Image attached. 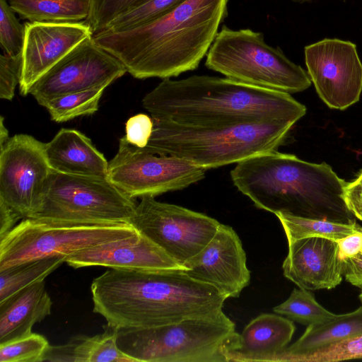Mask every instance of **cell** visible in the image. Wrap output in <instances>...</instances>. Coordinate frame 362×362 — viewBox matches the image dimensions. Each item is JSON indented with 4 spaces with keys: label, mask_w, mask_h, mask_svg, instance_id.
<instances>
[{
    "label": "cell",
    "mask_w": 362,
    "mask_h": 362,
    "mask_svg": "<svg viewBox=\"0 0 362 362\" xmlns=\"http://www.w3.org/2000/svg\"><path fill=\"white\" fill-rule=\"evenodd\" d=\"M228 0H185L141 26L103 30L95 42L139 79L176 77L199 66L228 15Z\"/></svg>",
    "instance_id": "cell-1"
},
{
    "label": "cell",
    "mask_w": 362,
    "mask_h": 362,
    "mask_svg": "<svg viewBox=\"0 0 362 362\" xmlns=\"http://www.w3.org/2000/svg\"><path fill=\"white\" fill-rule=\"evenodd\" d=\"M93 312L117 329L146 328L205 317L223 311L227 299L185 270L109 269L95 278Z\"/></svg>",
    "instance_id": "cell-2"
},
{
    "label": "cell",
    "mask_w": 362,
    "mask_h": 362,
    "mask_svg": "<svg viewBox=\"0 0 362 362\" xmlns=\"http://www.w3.org/2000/svg\"><path fill=\"white\" fill-rule=\"evenodd\" d=\"M142 105L153 118L200 126L295 124L306 113L289 93L206 75L163 79L144 96Z\"/></svg>",
    "instance_id": "cell-3"
},
{
    "label": "cell",
    "mask_w": 362,
    "mask_h": 362,
    "mask_svg": "<svg viewBox=\"0 0 362 362\" xmlns=\"http://www.w3.org/2000/svg\"><path fill=\"white\" fill-rule=\"evenodd\" d=\"M235 187L254 205L274 214L351 223L346 182L326 163H313L277 151L255 155L231 170Z\"/></svg>",
    "instance_id": "cell-4"
},
{
    "label": "cell",
    "mask_w": 362,
    "mask_h": 362,
    "mask_svg": "<svg viewBox=\"0 0 362 362\" xmlns=\"http://www.w3.org/2000/svg\"><path fill=\"white\" fill-rule=\"evenodd\" d=\"M152 119L153 132L145 151L179 157L206 170L277 151L294 124L273 121L200 126Z\"/></svg>",
    "instance_id": "cell-5"
},
{
    "label": "cell",
    "mask_w": 362,
    "mask_h": 362,
    "mask_svg": "<svg viewBox=\"0 0 362 362\" xmlns=\"http://www.w3.org/2000/svg\"><path fill=\"white\" fill-rule=\"evenodd\" d=\"M239 334L222 311L162 326L118 329L117 344L136 362H226Z\"/></svg>",
    "instance_id": "cell-6"
},
{
    "label": "cell",
    "mask_w": 362,
    "mask_h": 362,
    "mask_svg": "<svg viewBox=\"0 0 362 362\" xmlns=\"http://www.w3.org/2000/svg\"><path fill=\"white\" fill-rule=\"evenodd\" d=\"M205 66L226 78L256 87L294 93L311 85L300 66L279 47L267 45L263 33L223 25L207 54Z\"/></svg>",
    "instance_id": "cell-7"
},
{
    "label": "cell",
    "mask_w": 362,
    "mask_h": 362,
    "mask_svg": "<svg viewBox=\"0 0 362 362\" xmlns=\"http://www.w3.org/2000/svg\"><path fill=\"white\" fill-rule=\"evenodd\" d=\"M138 233L129 223H81L25 218L0 239V271L38 259L66 257Z\"/></svg>",
    "instance_id": "cell-8"
},
{
    "label": "cell",
    "mask_w": 362,
    "mask_h": 362,
    "mask_svg": "<svg viewBox=\"0 0 362 362\" xmlns=\"http://www.w3.org/2000/svg\"><path fill=\"white\" fill-rule=\"evenodd\" d=\"M136 205L134 198L107 178L53 170L42 208L33 218L81 223H129Z\"/></svg>",
    "instance_id": "cell-9"
},
{
    "label": "cell",
    "mask_w": 362,
    "mask_h": 362,
    "mask_svg": "<svg viewBox=\"0 0 362 362\" xmlns=\"http://www.w3.org/2000/svg\"><path fill=\"white\" fill-rule=\"evenodd\" d=\"M206 170L179 157L149 153L123 136L108 163L107 179L135 199L183 189L203 180Z\"/></svg>",
    "instance_id": "cell-10"
},
{
    "label": "cell",
    "mask_w": 362,
    "mask_h": 362,
    "mask_svg": "<svg viewBox=\"0 0 362 362\" xmlns=\"http://www.w3.org/2000/svg\"><path fill=\"white\" fill-rule=\"evenodd\" d=\"M129 223L182 265L203 249L221 224L206 214L152 196L141 198Z\"/></svg>",
    "instance_id": "cell-11"
},
{
    "label": "cell",
    "mask_w": 362,
    "mask_h": 362,
    "mask_svg": "<svg viewBox=\"0 0 362 362\" xmlns=\"http://www.w3.org/2000/svg\"><path fill=\"white\" fill-rule=\"evenodd\" d=\"M52 171L45 143L28 134H15L0 146V200L22 219L35 217Z\"/></svg>",
    "instance_id": "cell-12"
},
{
    "label": "cell",
    "mask_w": 362,
    "mask_h": 362,
    "mask_svg": "<svg viewBox=\"0 0 362 362\" xmlns=\"http://www.w3.org/2000/svg\"><path fill=\"white\" fill-rule=\"evenodd\" d=\"M127 72L113 55L89 37L42 75L30 94L42 106L62 95L88 89L104 88Z\"/></svg>",
    "instance_id": "cell-13"
},
{
    "label": "cell",
    "mask_w": 362,
    "mask_h": 362,
    "mask_svg": "<svg viewBox=\"0 0 362 362\" xmlns=\"http://www.w3.org/2000/svg\"><path fill=\"white\" fill-rule=\"evenodd\" d=\"M304 53L311 81L328 107L343 110L358 101L362 63L354 43L325 38L305 47Z\"/></svg>",
    "instance_id": "cell-14"
},
{
    "label": "cell",
    "mask_w": 362,
    "mask_h": 362,
    "mask_svg": "<svg viewBox=\"0 0 362 362\" xmlns=\"http://www.w3.org/2000/svg\"><path fill=\"white\" fill-rule=\"evenodd\" d=\"M246 259L236 232L221 223L211 240L183 266L191 278L213 286L226 298H236L250 281Z\"/></svg>",
    "instance_id": "cell-15"
},
{
    "label": "cell",
    "mask_w": 362,
    "mask_h": 362,
    "mask_svg": "<svg viewBox=\"0 0 362 362\" xmlns=\"http://www.w3.org/2000/svg\"><path fill=\"white\" fill-rule=\"evenodd\" d=\"M19 90L30 94L34 83L73 48L93 35L84 23H27Z\"/></svg>",
    "instance_id": "cell-16"
},
{
    "label": "cell",
    "mask_w": 362,
    "mask_h": 362,
    "mask_svg": "<svg viewBox=\"0 0 362 362\" xmlns=\"http://www.w3.org/2000/svg\"><path fill=\"white\" fill-rule=\"evenodd\" d=\"M288 245L283 273L298 288L309 291L332 289L341 284L344 261L339 257L336 240L309 237Z\"/></svg>",
    "instance_id": "cell-17"
},
{
    "label": "cell",
    "mask_w": 362,
    "mask_h": 362,
    "mask_svg": "<svg viewBox=\"0 0 362 362\" xmlns=\"http://www.w3.org/2000/svg\"><path fill=\"white\" fill-rule=\"evenodd\" d=\"M74 268L104 267L131 270H186L163 250L139 233L94 245L66 257Z\"/></svg>",
    "instance_id": "cell-18"
},
{
    "label": "cell",
    "mask_w": 362,
    "mask_h": 362,
    "mask_svg": "<svg viewBox=\"0 0 362 362\" xmlns=\"http://www.w3.org/2000/svg\"><path fill=\"white\" fill-rule=\"evenodd\" d=\"M295 329L293 321L281 315H258L239 334L228 361H273L288 346Z\"/></svg>",
    "instance_id": "cell-19"
},
{
    "label": "cell",
    "mask_w": 362,
    "mask_h": 362,
    "mask_svg": "<svg viewBox=\"0 0 362 362\" xmlns=\"http://www.w3.org/2000/svg\"><path fill=\"white\" fill-rule=\"evenodd\" d=\"M45 152L54 171L107 178L109 162L91 140L78 130L60 129L45 144Z\"/></svg>",
    "instance_id": "cell-20"
},
{
    "label": "cell",
    "mask_w": 362,
    "mask_h": 362,
    "mask_svg": "<svg viewBox=\"0 0 362 362\" xmlns=\"http://www.w3.org/2000/svg\"><path fill=\"white\" fill-rule=\"evenodd\" d=\"M52 305L45 281L0 302V344L31 333L35 324L51 314Z\"/></svg>",
    "instance_id": "cell-21"
},
{
    "label": "cell",
    "mask_w": 362,
    "mask_h": 362,
    "mask_svg": "<svg viewBox=\"0 0 362 362\" xmlns=\"http://www.w3.org/2000/svg\"><path fill=\"white\" fill-rule=\"evenodd\" d=\"M118 329L107 325L103 333L77 335L62 345H49L42 361L49 362H136L117 344Z\"/></svg>",
    "instance_id": "cell-22"
},
{
    "label": "cell",
    "mask_w": 362,
    "mask_h": 362,
    "mask_svg": "<svg viewBox=\"0 0 362 362\" xmlns=\"http://www.w3.org/2000/svg\"><path fill=\"white\" fill-rule=\"evenodd\" d=\"M362 334V306L308 326L303 335L278 354L273 361H289L298 356Z\"/></svg>",
    "instance_id": "cell-23"
},
{
    "label": "cell",
    "mask_w": 362,
    "mask_h": 362,
    "mask_svg": "<svg viewBox=\"0 0 362 362\" xmlns=\"http://www.w3.org/2000/svg\"><path fill=\"white\" fill-rule=\"evenodd\" d=\"M12 9L30 23L84 21L90 0H7Z\"/></svg>",
    "instance_id": "cell-24"
},
{
    "label": "cell",
    "mask_w": 362,
    "mask_h": 362,
    "mask_svg": "<svg viewBox=\"0 0 362 362\" xmlns=\"http://www.w3.org/2000/svg\"><path fill=\"white\" fill-rule=\"evenodd\" d=\"M66 260L53 257L23 262L0 271V302L45 278Z\"/></svg>",
    "instance_id": "cell-25"
},
{
    "label": "cell",
    "mask_w": 362,
    "mask_h": 362,
    "mask_svg": "<svg viewBox=\"0 0 362 362\" xmlns=\"http://www.w3.org/2000/svg\"><path fill=\"white\" fill-rule=\"evenodd\" d=\"M275 215L282 225L288 243L309 237H322L337 241L361 228L356 221L343 223L284 214Z\"/></svg>",
    "instance_id": "cell-26"
},
{
    "label": "cell",
    "mask_w": 362,
    "mask_h": 362,
    "mask_svg": "<svg viewBox=\"0 0 362 362\" xmlns=\"http://www.w3.org/2000/svg\"><path fill=\"white\" fill-rule=\"evenodd\" d=\"M273 311L306 326L322 322L335 315L321 305L310 291L300 288H294L289 297L274 307Z\"/></svg>",
    "instance_id": "cell-27"
},
{
    "label": "cell",
    "mask_w": 362,
    "mask_h": 362,
    "mask_svg": "<svg viewBox=\"0 0 362 362\" xmlns=\"http://www.w3.org/2000/svg\"><path fill=\"white\" fill-rule=\"evenodd\" d=\"M104 88H97L68 93L50 100L45 107L51 119L64 122L76 117L92 115L98 110Z\"/></svg>",
    "instance_id": "cell-28"
},
{
    "label": "cell",
    "mask_w": 362,
    "mask_h": 362,
    "mask_svg": "<svg viewBox=\"0 0 362 362\" xmlns=\"http://www.w3.org/2000/svg\"><path fill=\"white\" fill-rule=\"evenodd\" d=\"M185 0H148L113 20L104 30L123 31L147 24L169 13Z\"/></svg>",
    "instance_id": "cell-29"
},
{
    "label": "cell",
    "mask_w": 362,
    "mask_h": 362,
    "mask_svg": "<svg viewBox=\"0 0 362 362\" xmlns=\"http://www.w3.org/2000/svg\"><path fill=\"white\" fill-rule=\"evenodd\" d=\"M49 346L45 337L31 332L0 344V362H42Z\"/></svg>",
    "instance_id": "cell-30"
},
{
    "label": "cell",
    "mask_w": 362,
    "mask_h": 362,
    "mask_svg": "<svg viewBox=\"0 0 362 362\" xmlns=\"http://www.w3.org/2000/svg\"><path fill=\"white\" fill-rule=\"evenodd\" d=\"M148 0H90V11L84 23L93 35L104 30L116 18Z\"/></svg>",
    "instance_id": "cell-31"
},
{
    "label": "cell",
    "mask_w": 362,
    "mask_h": 362,
    "mask_svg": "<svg viewBox=\"0 0 362 362\" xmlns=\"http://www.w3.org/2000/svg\"><path fill=\"white\" fill-rule=\"evenodd\" d=\"M362 358V334L293 358L291 362H337Z\"/></svg>",
    "instance_id": "cell-32"
},
{
    "label": "cell",
    "mask_w": 362,
    "mask_h": 362,
    "mask_svg": "<svg viewBox=\"0 0 362 362\" xmlns=\"http://www.w3.org/2000/svg\"><path fill=\"white\" fill-rule=\"evenodd\" d=\"M7 0H0V43L4 54L15 56L23 52L25 28L17 19Z\"/></svg>",
    "instance_id": "cell-33"
},
{
    "label": "cell",
    "mask_w": 362,
    "mask_h": 362,
    "mask_svg": "<svg viewBox=\"0 0 362 362\" xmlns=\"http://www.w3.org/2000/svg\"><path fill=\"white\" fill-rule=\"evenodd\" d=\"M22 53L15 56H0V98L11 100L20 83L22 71Z\"/></svg>",
    "instance_id": "cell-34"
},
{
    "label": "cell",
    "mask_w": 362,
    "mask_h": 362,
    "mask_svg": "<svg viewBox=\"0 0 362 362\" xmlns=\"http://www.w3.org/2000/svg\"><path fill=\"white\" fill-rule=\"evenodd\" d=\"M153 121L146 114H138L126 122L124 136L129 143L140 148H145L152 135Z\"/></svg>",
    "instance_id": "cell-35"
},
{
    "label": "cell",
    "mask_w": 362,
    "mask_h": 362,
    "mask_svg": "<svg viewBox=\"0 0 362 362\" xmlns=\"http://www.w3.org/2000/svg\"><path fill=\"white\" fill-rule=\"evenodd\" d=\"M344 199L352 214L362 221V171L355 180L346 183Z\"/></svg>",
    "instance_id": "cell-36"
},
{
    "label": "cell",
    "mask_w": 362,
    "mask_h": 362,
    "mask_svg": "<svg viewBox=\"0 0 362 362\" xmlns=\"http://www.w3.org/2000/svg\"><path fill=\"white\" fill-rule=\"evenodd\" d=\"M339 257L344 260L353 257L362 251V227L343 238L337 240Z\"/></svg>",
    "instance_id": "cell-37"
},
{
    "label": "cell",
    "mask_w": 362,
    "mask_h": 362,
    "mask_svg": "<svg viewBox=\"0 0 362 362\" xmlns=\"http://www.w3.org/2000/svg\"><path fill=\"white\" fill-rule=\"evenodd\" d=\"M344 261V276L351 284L362 288V251Z\"/></svg>",
    "instance_id": "cell-38"
},
{
    "label": "cell",
    "mask_w": 362,
    "mask_h": 362,
    "mask_svg": "<svg viewBox=\"0 0 362 362\" xmlns=\"http://www.w3.org/2000/svg\"><path fill=\"white\" fill-rule=\"evenodd\" d=\"M21 216L9 206L0 200V239L14 227Z\"/></svg>",
    "instance_id": "cell-39"
},
{
    "label": "cell",
    "mask_w": 362,
    "mask_h": 362,
    "mask_svg": "<svg viewBox=\"0 0 362 362\" xmlns=\"http://www.w3.org/2000/svg\"><path fill=\"white\" fill-rule=\"evenodd\" d=\"M0 124V146H1L10 137L8 136V132L4 124V117L2 116L1 117Z\"/></svg>",
    "instance_id": "cell-40"
},
{
    "label": "cell",
    "mask_w": 362,
    "mask_h": 362,
    "mask_svg": "<svg viewBox=\"0 0 362 362\" xmlns=\"http://www.w3.org/2000/svg\"><path fill=\"white\" fill-rule=\"evenodd\" d=\"M293 2L298 3V4H303L307 2H310L313 0H291Z\"/></svg>",
    "instance_id": "cell-41"
},
{
    "label": "cell",
    "mask_w": 362,
    "mask_h": 362,
    "mask_svg": "<svg viewBox=\"0 0 362 362\" xmlns=\"http://www.w3.org/2000/svg\"><path fill=\"white\" fill-rule=\"evenodd\" d=\"M359 299H360L361 302L362 303V291L359 295Z\"/></svg>",
    "instance_id": "cell-42"
}]
</instances>
